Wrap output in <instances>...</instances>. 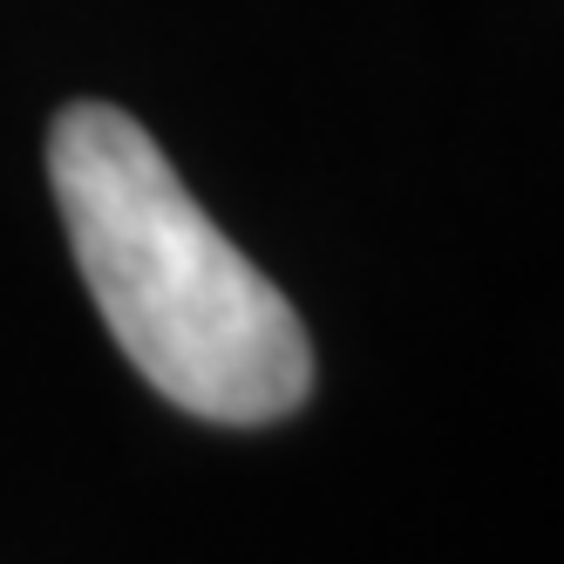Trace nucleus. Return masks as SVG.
<instances>
[{"mask_svg": "<svg viewBox=\"0 0 564 564\" xmlns=\"http://www.w3.org/2000/svg\"><path fill=\"white\" fill-rule=\"evenodd\" d=\"M68 252L130 368L184 415L265 429L313 388L293 300L212 225L156 137L116 102H68L48 130Z\"/></svg>", "mask_w": 564, "mask_h": 564, "instance_id": "f257e3e1", "label": "nucleus"}]
</instances>
